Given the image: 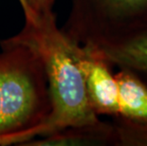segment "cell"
I'll use <instances>...</instances> for the list:
<instances>
[{
	"instance_id": "cell-1",
	"label": "cell",
	"mask_w": 147,
	"mask_h": 146,
	"mask_svg": "<svg viewBox=\"0 0 147 146\" xmlns=\"http://www.w3.org/2000/svg\"><path fill=\"white\" fill-rule=\"evenodd\" d=\"M0 44L30 48L42 60L48 80L51 111L41 123L19 137L14 145L69 126L98 122L99 116L87 100L83 74L73 58L71 42L58 28L54 12L36 15L32 22L25 21L19 33Z\"/></svg>"
},
{
	"instance_id": "cell-6",
	"label": "cell",
	"mask_w": 147,
	"mask_h": 146,
	"mask_svg": "<svg viewBox=\"0 0 147 146\" xmlns=\"http://www.w3.org/2000/svg\"><path fill=\"white\" fill-rule=\"evenodd\" d=\"M118 145L114 124L98 120L86 125L69 126L45 137L32 139L20 146Z\"/></svg>"
},
{
	"instance_id": "cell-8",
	"label": "cell",
	"mask_w": 147,
	"mask_h": 146,
	"mask_svg": "<svg viewBox=\"0 0 147 146\" xmlns=\"http://www.w3.org/2000/svg\"><path fill=\"white\" fill-rule=\"evenodd\" d=\"M32 10L36 15L53 11L55 0H28Z\"/></svg>"
},
{
	"instance_id": "cell-2",
	"label": "cell",
	"mask_w": 147,
	"mask_h": 146,
	"mask_svg": "<svg viewBox=\"0 0 147 146\" xmlns=\"http://www.w3.org/2000/svg\"><path fill=\"white\" fill-rule=\"evenodd\" d=\"M0 46V146H9L43 122L51 101L38 55L23 45Z\"/></svg>"
},
{
	"instance_id": "cell-3",
	"label": "cell",
	"mask_w": 147,
	"mask_h": 146,
	"mask_svg": "<svg viewBox=\"0 0 147 146\" xmlns=\"http://www.w3.org/2000/svg\"><path fill=\"white\" fill-rule=\"evenodd\" d=\"M61 32L93 48L123 44L147 30V0H70Z\"/></svg>"
},
{
	"instance_id": "cell-9",
	"label": "cell",
	"mask_w": 147,
	"mask_h": 146,
	"mask_svg": "<svg viewBox=\"0 0 147 146\" xmlns=\"http://www.w3.org/2000/svg\"><path fill=\"white\" fill-rule=\"evenodd\" d=\"M18 2L20 3L22 9H23V12L25 15V21H30V22H32V21L35 19L36 14L34 13L33 11L32 10L28 2V0H18Z\"/></svg>"
},
{
	"instance_id": "cell-5",
	"label": "cell",
	"mask_w": 147,
	"mask_h": 146,
	"mask_svg": "<svg viewBox=\"0 0 147 146\" xmlns=\"http://www.w3.org/2000/svg\"><path fill=\"white\" fill-rule=\"evenodd\" d=\"M71 51L83 74L86 97L97 116L119 114V89L112 65L98 49L71 42Z\"/></svg>"
},
{
	"instance_id": "cell-4",
	"label": "cell",
	"mask_w": 147,
	"mask_h": 146,
	"mask_svg": "<svg viewBox=\"0 0 147 146\" xmlns=\"http://www.w3.org/2000/svg\"><path fill=\"white\" fill-rule=\"evenodd\" d=\"M119 114L113 123L118 146H147V83L127 68L115 74Z\"/></svg>"
},
{
	"instance_id": "cell-7",
	"label": "cell",
	"mask_w": 147,
	"mask_h": 146,
	"mask_svg": "<svg viewBox=\"0 0 147 146\" xmlns=\"http://www.w3.org/2000/svg\"><path fill=\"white\" fill-rule=\"evenodd\" d=\"M98 50L112 66L132 70L147 83V30L121 45Z\"/></svg>"
}]
</instances>
